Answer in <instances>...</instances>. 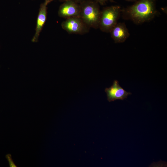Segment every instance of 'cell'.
Listing matches in <instances>:
<instances>
[{
	"label": "cell",
	"instance_id": "1",
	"mask_svg": "<svg viewBox=\"0 0 167 167\" xmlns=\"http://www.w3.org/2000/svg\"><path fill=\"white\" fill-rule=\"evenodd\" d=\"M157 14L154 0H139L125 11V15L136 24L153 19Z\"/></svg>",
	"mask_w": 167,
	"mask_h": 167
},
{
	"label": "cell",
	"instance_id": "2",
	"mask_svg": "<svg viewBox=\"0 0 167 167\" xmlns=\"http://www.w3.org/2000/svg\"><path fill=\"white\" fill-rule=\"evenodd\" d=\"M79 17L88 27L97 28L99 27L101 11L98 4L91 1L81 2Z\"/></svg>",
	"mask_w": 167,
	"mask_h": 167
},
{
	"label": "cell",
	"instance_id": "3",
	"mask_svg": "<svg viewBox=\"0 0 167 167\" xmlns=\"http://www.w3.org/2000/svg\"><path fill=\"white\" fill-rule=\"evenodd\" d=\"M121 10L120 6H113L107 7L102 11L100 19L99 28L105 32H110L117 23Z\"/></svg>",
	"mask_w": 167,
	"mask_h": 167
},
{
	"label": "cell",
	"instance_id": "4",
	"mask_svg": "<svg viewBox=\"0 0 167 167\" xmlns=\"http://www.w3.org/2000/svg\"><path fill=\"white\" fill-rule=\"evenodd\" d=\"M62 28L69 33L82 34L87 31L88 27L79 17L66 19L61 24Z\"/></svg>",
	"mask_w": 167,
	"mask_h": 167
},
{
	"label": "cell",
	"instance_id": "5",
	"mask_svg": "<svg viewBox=\"0 0 167 167\" xmlns=\"http://www.w3.org/2000/svg\"><path fill=\"white\" fill-rule=\"evenodd\" d=\"M80 6L73 0H67L60 6L58 15L61 17L67 19L79 17Z\"/></svg>",
	"mask_w": 167,
	"mask_h": 167
},
{
	"label": "cell",
	"instance_id": "6",
	"mask_svg": "<svg viewBox=\"0 0 167 167\" xmlns=\"http://www.w3.org/2000/svg\"><path fill=\"white\" fill-rule=\"evenodd\" d=\"M105 91L106 93L107 100L109 102L117 100H123L131 94L127 92L119 85L117 80H114L113 85L109 88H106Z\"/></svg>",
	"mask_w": 167,
	"mask_h": 167
},
{
	"label": "cell",
	"instance_id": "7",
	"mask_svg": "<svg viewBox=\"0 0 167 167\" xmlns=\"http://www.w3.org/2000/svg\"><path fill=\"white\" fill-rule=\"evenodd\" d=\"M47 5L44 2L40 5L37 19L35 32L31 40L33 42H36L38 41L40 34L46 21Z\"/></svg>",
	"mask_w": 167,
	"mask_h": 167
},
{
	"label": "cell",
	"instance_id": "8",
	"mask_svg": "<svg viewBox=\"0 0 167 167\" xmlns=\"http://www.w3.org/2000/svg\"><path fill=\"white\" fill-rule=\"evenodd\" d=\"M110 32L111 37L115 43L124 42L130 36L128 30L124 23H117Z\"/></svg>",
	"mask_w": 167,
	"mask_h": 167
},
{
	"label": "cell",
	"instance_id": "9",
	"mask_svg": "<svg viewBox=\"0 0 167 167\" xmlns=\"http://www.w3.org/2000/svg\"><path fill=\"white\" fill-rule=\"evenodd\" d=\"M6 158L7 159L10 167H17V166L13 161L11 157V155L10 154H7L6 155Z\"/></svg>",
	"mask_w": 167,
	"mask_h": 167
},
{
	"label": "cell",
	"instance_id": "10",
	"mask_svg": "<svg viewBox=\"0 0 167 167\" xmlns=\"http://www.w3.org/2000/svg\"><path fill=\"white\" fill-rule=\"evenodd\" d=\"M96 2H98L101 4H104L106 1L111 0H95Z\"/></svg>",
	"mask_w": 167,
	"mask_h": 167
},
{
	"label": "cell",
	"instance_id": "11",
	"mask_svg": "<svg viewBox=\"0 0 167 167\" xmlns=\"http://www.w3.org/2000/svg\"><path fill=\"white\" fill-rule=\"evenodd\" d=\"M54 0H45V2L47 4H48L49 3H50V2ZM61 1H66L67 0H60Z\"/></svg>",
	"mask_w": 167,
	"mask_h": 167
},
{
	"label": "cell",
	"instance_id": "12",
	"mask_svg": "<svg viewBox=\"0 0 167 167\" xmlns=\"http://www.w3.org/2000/svg\"><path fill=\"white\" fill-rule=\"evenodd\" d=\"M74 1H75V2H81L82 1H83V0H73Z\"/></svg>",
	"mask_w": 167,
	"mask_h": 167
},
{
	"label": "cell",
	"instance_id": "13",
	"mask_svg": "<svg viewBox=\"0 0 167 167\" xmlns=\"http://www.w3.org/2000/svg\"><path fill=\"white\" fill-rule=\"evenodd\" d=\"M127 0V1H135V0Z\"/></svg>",
	"mask_w": 167,
	"mask_h": 167
}]
</instances>
